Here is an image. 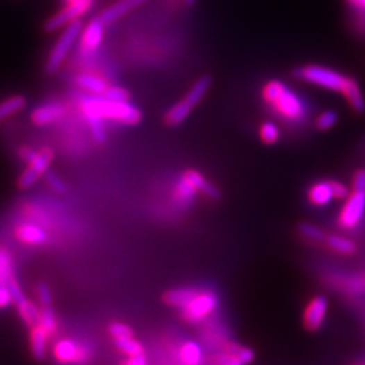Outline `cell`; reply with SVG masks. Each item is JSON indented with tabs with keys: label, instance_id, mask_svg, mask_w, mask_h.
I'll use <instances>...</instances> for the list:
<instances>
[{
	"label": "cell",
	"instance_id": "cell-1",
	"mask_svg": "<svg viewBox=\"0 0 365 365\" xmlns=\"http://www.w3.org/2000/svg\"><path fill=\"white\" fill-rule=\"evenodd\" d=\"M80 110L87 119L95 141L105 139V121H115L122 125H137L142 119V112L129 101L117 102L102 95L83 96L78 102Z\"/></svg>",
	"mask_w": 365,
	"mask_h": 365
},
{
	"label": "cell",
	"instance_id": "cell-2",
	"mask_svg": "<svg viewBox=\"0 0 365 365\" xmlns=\"http://www.w3.org/2000/svg\"><path fill=\"white\" fill-rule=\"evenodd\" d=\"M295 78L321 88L336 91L343 95L348 105L356 112H364L365 101L360 85L355 78L345 76L323 65H305L295 71Z\"/></svg>",
	"mask_w": 365,
	"mask_h": 365
},
{
	"label": "cell",
	"instance_id": "cell-3",
	"mask_svg": "<svg viewBox=\"0 0 365 365\" xmlns=\"http://www.w3.org/2000/svg\"><path fill=\"white\" fill-rule=\"evenodd\" d=\"M262 98L282 118L300 122L306 117V105L299 95L280 80H271L262 88Z\"/></svg>",
	"mask_w": 365,
	"mask_h": 365
},
{
	"label": "cell",
	"instance_id": "cell-4",
	"mask_svg": "<svg viewBox=\"0 0 365 365\" xmlns=\"http://www.w3.org/2000/svg\"><path fill=\"white\" fill-rule=\"evenodd\" d=\"M198 192L205 194L211 199H218L221 196L219 189L214 184L207 182V179L201 172L188 169L175 184L173 201L180 209H187L191 206Z\"/></svg>",
	"mask_w": 365,
	"mask_h": 365
},
{
	"label": "cell",
	"instance_id": "cell-5",
	"mask_svg": "<svg viewBox=\"0 0 365 365\" xmlns=\"http://www.w3.org/2000/svg\"><path fill=\"white\" fill-rule=\"evenodd\" d=\"M210 85H211L210 76H202L199 78L182 101L168 110V112L165 114V122L169 126L180 125L182 121L188 118L192 110L203 101V98L209 91Z\"/></svg>",
	"mask_w": 365,
	"mask_h": 365
},
{
	"label": "cell",
	"instance_id": "cell-6",
	"mask_svg": "<svg viewBox=\"0 0 365 365\" xmlns=\"http://www.w3.org/2000/svg\"><path fill=\"white\" fill-rule=\"evenodd\" d=\"M219 298L212 289H198L194 298L182 307V319L188 323L198 325L209 319L218 309Z\"/></svg>",
	"mask_w": 365,
	"mask_h": 365
},
{
	"label": "cell",
	"instance_id": "cell-7",
	"mask_svg": "<svg viewBox=\"0 0 365 365\" xmlns=\"http://www.w3.org/2000/svg\"><path fill=\"white\" fill-rule=\"evenodd\" d=\"M54 359L64 365H87L94 356L92 346L76 339H62L53 346Z\"/></svg>",
	"mask_w": 365,
	"mask_h": 365
},
{
	"label": "cell",
	"instance_id": "cell-8",
	"mask_svg": "<svg viewBox=\"0 0 365 365\" xmlns=\"http://www.w3.org/2000/svg\"><path fill=\"white\" fill-rule=\"evenodd\" d=\"M81 28H83V25L78 19L64 27V31L61 33L60 38L54 44L52 52L48 57V61L45 65V69L48 74H56L60 69V67L65 61L68 53L72 49V46L76 44L78 35L81 34Z\"/></svg>",
	"mask_w": 365,
	"mask_h": 365
},
{
	"label": "cell",
	"instance_id": "cell-9",
	"mask_svg": "<svg viewBox=\"0 0 365 365\" xmlns=\"http://www.w3.org/2000/svg\"><path fill=\"white\" fill-rule=\"evenodd\" d=\"M365 212V189H356L349 194L346 198L342 209L339 211V228L345 230H350L356 228Z\"/></svg>",
	"mask_w": 365,
	"mask_h": 365
},
{
	"label": "cell",
	"instance_id": "cell-10",
	"mask_svg": "<svg viewBox=\"0 0 365 365\" xmlns=\"http://www.w3.org/2000/svg\"><path fill=\"white\" fill-rule=\"evenodd\" d=\"M53 157H54V152L51 148H44L40 152H37L35 156L27 162V168L18 180L19 188L27 189L33 187L42 175L48 172V168L53 161Z\"/></svg>",
	"mask_w": 365,
	"mask_h": 365
},
{
	"label": "cell",
	"instance_id": "cell-11",
	"mask_svg": "<svg viewBox=\"0 0 365 365\" xmlns=\"http://www.w3.org/2000/svg\"><path fill=\"white\" fill-rule=\"evenodd\" d=\"M94 0H76L68 3L62 10L56 12L53 17H51L46 24H45V30L46 31H57L62 27L69 25L74 21H78V17L84 15L88 12L91 8Z\"/></svg>",
	"mask_w": 365,
	"mask_h": 365
},
{
	"label": "cell",
	"instance_id": "cell-12",
	"mask_svg": "<svg viewBox=\"0 0 365 365\" xmlns=\"http://www.w3.org/2000/svg\"><path fill=\"white\" fill-rule=\"evenodd\" d=\"M105 26L103 19L98 17L83 28L80 38V52L88 56L99 49L105 37Z\"/></svg>",
	"mask_w": 365,
	"mask_h": 365
},
{
	"label": "cell",
	"instance_id": "cell-13",
	"mask_svg": "<svg viewBox=\"0 0 365 365\" xmlns=\"http://www.w3.org/2000/svg\"><path fill=\"white\" fill-rule=\"evenodd\" d=\"M328 299L323 295H316L307 303L303 313V325L309 332H316L322 328L328 314Z\"/></svg>",
	"mask_w": 365,
	"mask_h": 365
},
{
	"label": "cell",
	"instance_id": "cell-14",
	"mask_svg": "<svg viewBox=\"0 0 365 365\" xmlns=\"http://www.w3.org/2000/svg\"><path fill=\"white\" fill-rule=\"evenodd\" d=\"M176 359L179 365H205L207 362L202 345L191 339L182 342L179 346Z\"/></svg>",
	"mask_w": 365,
	"mask_h": 365
},
{
	"label": "cell",
	"instance_id": "cell-15",
	"mask_svg": "<svg viewBox=\"0 0 365 365\" xmlns=\"http://www.w3.org/2000/svg\"><path fill=\"white\" fill-rule=\"evenodd\" d=\"M67 114L65 107L60 103H49V105H40L31 112V121L37 126H46L52 125L61 119Z\"/></svg>",
	"mask_w": 365,
	"mask_h": 365
},
{
	"label": "cell",
	"instance_id": "cell-16",
	"mask_svg": "<svg viewBox=\"0 0 365 365\" xmlns=\"http://www.w3.org/2000/svg\"><path fill=\"white\" fill-rule=\"evenodd\" d=\"M145 1H148V0H119L105 10L102 12L101 18L103 19L105 25L112 24V22L121 19L122 17H125L126 14H129L131 10L137 8L138 6H141Z\"/></svg>",
	"mask_w": 365,
	"mask_h": 365
},
{
	"label": "cell",
	"instance_id": "cell-17",
	"mask_svg": "<svg viewBox=\"0 0 365 365\" xmlns=\"http://www.w3.org/2000/svg\"><path fill=\"white\" fill-rule=\"evenodd\" d=\"M307 198L310 201V203L316 206V207H322L329 205L333 199V187H332V182H318L313 184L307 192Z\"/></svg>",
	"mask_w": 365,
	"mask_h": 365
},
{
	"label": "cell",
	"instance_id": "cell-18",
	"mask_svg": "<svg viewBox=\"0 0 365 365\" xmlns=\"http://www.w3.org/2000/svg\"><path fill=\"white\" fill-rule=\"evenodd\" d=\"M75 83L81 90L90 92L91 95H102V96L110 87L105 78L94 74H80L75 78Z\"/></svg>",
	"mask_w": 365,
	"mask_h": 365
},
{
	"label": "cell",
	"instance_id": "cell-19",
	"mask_svg": "<svg viewBox=\"0 0 365 365\" xmlns=\"http://www.w3.org/2000/svg\"><path fill=\"white\" fill-rule=\"evenodd\" d=\"M196 291H198V288H173V289H169L164 294L162 300L165 305L182 310V307L194 298Z\"/></svg>",
	"mask_w": 365,
	"mask_h": 365
},
{
	"label": "cell",
	"instance_id": "cell-20",
	"mask_svg": "<svg viewBox=\"0 0 365 365\" xmlns=\"http://www.w3.org/2000/svg\"><path fill=\"white\" fill-rule=\"evenodd\" d=\"M17 237L28 245H42L48 241L45 230L34 223H22L17 229Z\"/></svg>",
	"mask_w": 365,
	"mask_h": 365
},
{
	"label": "cell",
	"instance_id": "cell-21",
	"mask_svg": "<svg viewBox=\"0 0 365 365\" xmlns=\"http://www.w3.org/2000/svg\"><path fill=\"white\" fill-rule=\"evenodd\" d=\"M49 333L40 325L33 326L30 341H31V350L35 359L42 360L46 356V349H48V339Z\"/></svg>",
	"mask_w": 365,
	"mask_h": 365
},
{
	"label": "cell",
	"instance_id": "cell-22",
	"mask_svg": "<svg viewBox=\"0 0 365 365\" xmlns=\"http://www.w3.org/2000/svg\"><path fill=\"white\" fill-rule=\"evenodd\" d=\"M202 339L205 341V343L211 348L212 350H221L225 343L228 342L226 336L223 334L222 332V328L221 326H217V325H210L207 326L203 333H202Z\"/></svg>",
	"mask_w": 365,
	"mask_h": 365
},
{
	"label": "cell",
	"instance_id": "cell-23",
	"mask_svg": "<svg viewBox=\"0 0 365 365\" xmlns=\"http://www.w3.org/2000/svg\"><path fill=\"white\" fill-rule=\"evenodd\" d=\"M325 241L330 249L341 255H355L357 251L356 244L352 239L342 235H326Z\"/></svg>",
	"mask_w": 365,
	"mask_h": 365
},
{
	"label": "cell",
	"instance_id": "cell-24",
	"mask_svg": "<svg viewBox=\"0 0 365 365\" xmlns=\"http://www.w3.org/2000/svg\"><path fill=\"white\" fill-rule=\"evenodd\" d=\"M26 103V98L22 95H14L0 102V122L24 110Z\"/></svg>",
	"mask_w": 365,
	"mask_h": 365
},
{
	"label": "cell",
	"instance_id": "cell-25",
	"mask_svg": "<svg viewBox=\"0 0 365 365\" xmlns=\"http://www.w3.org/2000/svg\"><path fill=\"white\" fill-rule=\"evenodd\" d=\"M18 312L19 315L22 316V319L25 321L28 326H35L40 323V318H41V312L38 310V307L31 303L30 300H22L21 303H18Z\"/></svg>",
	"mask_w": 365,
	"mask_h": 365
},
{
	"label": "cell",
	"instance_id": "cell-26",
	"mask_svg": "<svg viewBox=\"0 0 365 365\" xmlns=\"http://www.w3.org/2000/svg\"><path fill=\"white\" fill-rule=\"evenodd\" d=\"M114 341H115V346L128 357L144 355V345L138 339H134V336L126 339H117Z\"/></svg>",
	"mask_w": 365,
	"mask_h": 365
},
{
	"label": "cell",
	"instance_id": "cell-27",
	"mask_svg": "<svg viewBox=\"0 0 365 365\" xmlns=\"http://www.w3.org/2000/svg\"><path fill=\"white\" fill-rule=\"evenodd\" d=\"M209 365H245V363L238 359L233 353L225 352V350H217L214 352L209 359Z\"/></svg>",
	"mask_w": 365,
	"mask_h": 365
},
{
	"label": "cell",
	"instance_id": "cell-28",
	"mask_svg": "<svg viewBox=\"0 0 365 365\" xmlns=\"http://www.w3.org/2000/svg\"><path fill=\"white\" fill-rule=\"evenodd\" d=\"M261 141L266 145H273L280 138V129L273 122H265L260 128Z\"/></svg>",
	"mask_w": 365,
	"mask_h": 365
},
{
	"label": "cell",
	"instance_id": "cell-29",
	"mask_svg": "<svg viewBox=\"0 0 365 365\" xmlns=\"http://www.w3.org/2000/svg\"><path fill=\"white\" fill-rule=\"evenodd\" d=\"M337 121H339L337 112L334 110H326L318 115V118L315 119V126L318 130H330L332 128H334Z\"/></svg>",
	"mask_w": 365,
	"mask_h": 365
},
{
	"label": "cell",
	"instance_id": "cell-30",
	"mask_svg": "<svg viewBox=\"0 0 365 365\" xmlns=\"http://www.w3.org/2000/svg\"><path fill=\"white\" fill-rule=\"evenodd\" d=\"M38 325L42 326L49 333V336H53L57 332V321L51 306H42Z\"/></svg>",
	"mask_w": 365,
	"mask_h": 365
},
{
	"label": "cell",
	"instance_id": "cell-31",
	"mask_svg": "<svg viewBox=\"0 0 365 365\" xmlns=\"http://www.w3.org/2000/svg\"><path fill=\"white\" fill-rule=\"evenodd\" d=\"M298 230L300 235H303L306 239L314 241V242H321V241H325L326 238L325 232L321 228L312 225V223H300L298 226Z\"/></svg>",
	"mask_w": 365,
	"mask_h": 365
},
{
	"label": "cell",
	"instance_id": "cell-32",
	"mask_svg": "<svg viewBox=\"0 0 365 365\" xmlns=\"http://www.w3.org/2000/svg\"><path fill=\"white\" fill-rule=\"evenodd\" d=\"M11 278H14L12 261H11L8 252L0 248V282L7 283Z\"/></svg>",
	"mask_w": 365,
	"mask_h": 365
},
{
	"label": "cell",
	"instance_id": "cell-33",
	"mask_svg": "<svg viewBox=\"0 0 365 365\" xmlns=\"http://www.w3.org/2000/svg\"><path fill=\"white\" fill-rule=\"evenodd\" d=\"M108 332L114 337V339H126V337H133L134 336V332H133L130 326H128L125 323H121V322L110 323Z\"/></svg>",
	"mask_w": 365,
	"mask_h": 365
},
{
	"label": "cell",
	"instance_id": "cell-34",
	"mask_svg": "<svg viewBox=\"0 0 365 365\" xmlns=\"http://www.w3.org/2000/svg\"><path fill=\"white\" fill-rule=\"evenodd\" d=\"M103 96L107 99H111V101H117V102H124V101L130 99L129 91L122 88V87H118V85H110Z\"/></svg>",
	"mask_w": 365,
	"mask_h": 365
},
{
	"label": "cell",
	"instance_id": "cell-35",
	"mask_svg": "<svg viewBox=\"0 0 365 365\" xmlns=\"http://www.w3.org/2000/svg\"><path fill=\"white\" fill-rule=\"evenodd\" d=\"M45 179H46V182L49 184V187L52 188L54 192L57 194H64L67 191V185L64 184V182L53 172H46L45 173Z\"/></svg>",
	"mask_w": 365,
	"mask_h": 365
},
{
	"label": "cell",
	"instance_id": "cell-36",
	"mask_svg": "<svg viewBox=\"0 0 365 365\" xmlns=\"http://www.w3.org/2000/svg\"><path fill=\"white\" fill-rule=\"evenodd\" d=\"M7 286L8 289L11 292V296H12V302H15L17 305L21 303L22 300H25V295L22 292V288L19 287V283L15 280V278H11L8 282H7Z\"/></svg>",
	"mask_w": 365,
	"mask_h": 365
},
{
	"label": "cell",
	"instance_id": "cell-37",
	"mask_svg": "<svg viewBox=\"0 0 365 365\" xmlns=\"http://www.w3.org/2000/svg\"><path fill=\"white\" fill-rule=\"evenodd\" d=\"M37 294H38V298H40V302H41L42 306H51V302H52L51 288L42 283V285L38 286Z\"/></svg>",
	"mask_w": 365,
	"mask_h": 365
},
{
	"label": "cell",
	"instance_id": "cell-38",
	"mask_svg": "<svg viewBox=\"0 0 365 365\" xmlns=\"http://www.w3.org/2000/svg\"><path fill=\"white\" fill-rule=\"evenodd\" d=\"M11 303H12V296L7 283L0 282V309H4Z\"/></svg>",
	"mask_w": 365,
	"mask_h": 365
},
{
	"label": "cell",
	"instance_id": "cell-39",
	"mask_svg": "<svg viewBox=\"0 0 365 365\" xmlns=\"http://www.w3.org/2000/svg\"><path fill=\"white\" fill-rule=\"evenodd\" d=\"M332 187H333V195H334V199H346L349 196V189L345 184L342 182H336V180H332Z\"/></svg>",
	"mask_w": 365,
	"mask_h": 365
},
{
	"label": "cell",
	"instance_id": "cell-40",
	"mask_svg": "<svg viewBox=\"0 0 365 365\" xmlns=\"http://www.w3.org/2000/svg\"><path fill=\"white\" fill-rule=\"evenodd\" d=\"M352 187L356 189H365V169H359L355 173Z\"/></svg>",
	"mask_w": 365,
	"mask_h": 365
},
{
	"label": "cell",
	"instance_id": "cell-41",
	"mask_svg": "<svg viewBox=\"0 0 365 365\" xmlns=\"http://www.w3.org/2000/svg\"><path fill=\"white\" fill-rule=\"evenodd\" d=\"M122 365H148V363H146L145 355H139V356H130V357H128V360L124 362Z\"/></svg>",
	"mask_w": 365,
	"mask_h": 365
},
{
	"label": "cell",
	"instance_id": "cell-42",
	"mask_svg": "<svg viewBox=\"0 0 365 365\" xmlns=\"http://www.w3.org/2000/svg\"><path fill=\"white\" fill-rule=\"evenodd\" d=\"M35 153H37L35 151H33L31 148H26V146L19 149V157H21L25 162H28L33 157L35 156Z\"/></svg>",
	"mask_w": 365,
	"mask_h": 365
},
{
	"label": "cell",
	"instance_id": "cell-43",
	"mask_svg": "<svg viewBox=\"0 0 365 365\" xmlns=\"http://www.w3.org/2000/svg\"><path fill=\"white\" fill-rule=\"evenodd\" d=\"M348 1H349L352 6H355L356 8L365 11V0H348Z\"/></svg>",
	"mask_w": 365,
	"mask_h": 365
},
{
	"label": "cell",
	"instance_id": "cell-44",
	"mask_svg": "<svg viewBox=\"0 0 365 365\" xmlns=\"http://www.w3.org/2000/svg\"><path fill=\"white\" fill-rule=\"evenodd\" d=\"M185 3H188V4H194L195 0H185Z\"/></svg>",
	"mask_w": 365,
	"mask_h": 365
},
{
	"label": "cell",
	"instance_id": "cell-45",
	"mask_svg": "<svg viewBox=\"0 0 365 365\" xmlns=\"http://www.w3.org/2000/svg\"><path fill=\"white\" fill-rule=\"evenodd\" d=\"M67 1H68V3H71V1H76V0H67Z\"/></svg>",
	"mask_w": 365,
	"mask_h": 365
}]
</instances>
